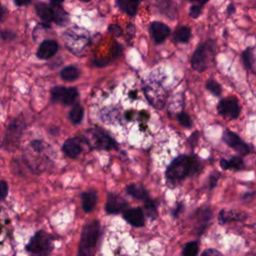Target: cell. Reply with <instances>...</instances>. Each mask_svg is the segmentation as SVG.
<instances>
[{
  "mask_svg": "<svg viewBox=\"0 0 256 256\" xmlns=\"http://www.w3.org/2000/svg\"><path fill=\"white\" fill-rule=\"evenodd\" d=\"M223 140L224 142L230 146L231 148H233L234 150H236L238 153H240L241 155H245L249 152V147L248 145L242 141V139L237 135L235 134L234 132L232 131H229V130H226L224 133H223Z\"/></svg>",
  "mask_w": 256,
  "mask_h": 256,
  "instance_id": "8",
  "label": "cell"
},
{
  "mask_svg": "<svg viewBox=\"0 0 256 256\" xmlns=\"http://www.w3.org/2000/svg\"><path fill=\"white\" fill-rule=\"evenodd\" d=\"M135 1H137V2L139 3V2H141V1H142V0H135Z\"/></svg>",
  "mask_w": 256,
  "mask_h": 256,
  "instance_id": "37",
  "label": "cell"
},
{
  "mask_svg": "<svg viewBox=\"0 0 256 256\" xmlns=\"http://www.w3.org/2000/svg\"><path fill=\"white\" fill-rule=\"evenodd\" d=\"M145 208H146V211H147V213L150 217H155V215H156V205H155V202L153 200L146 199L145 200Z\"/></svg>",
  "mask_w": 256,
  "mask_h": 256,
  "instance_id": "26",
  "label": "cell"
},
{
  "mask_svg": "<svg viewBox=\"0 0 256 256\" xmlns=\"http://www.w3.org/2000/svg\"><path fill=\"white\" fill-rule=\"evenodd\" d=\"M202 6L199 5H192L190 8V16L193 18H197L201 13Z\"/></svg>",
  "mask_w": 256,
  "mask_h": 256,
  "instance_id": "29",
  "label": "cell"
},
{
  "mask_svg": "<svg viewBox=\"0 0 256 256\" xmlns=\"http://www.w3.org/2000/svg\"><path fill=\"white\" fill-rule=\"evenodd\" d=\"M126 192L131 195L132 197L138 199V200H146L148 199L147 192L145 188H143L140 185L137 184H130L126 187Z\"/></svg>",
  "mask_w": 256,
  "mask_h": 256,
  "instance_id": "18",
  "label": "cell"
},
{
  "mask_svg": "<svg viewBox=\"0 0 256 256\" xmlns=\"http://www.w3.org/2000/svg\"><path fill=\"white\" fill-rule=\"evenodd\" d=\"M82 207L85 212H91L95 207L97 194L95 191H87L82 194Z\"/></svg>",
  "mask_w": 256,
  "mask_h": 256,
  "instance_id": "16",
  "label": "cell"
},
{
  "mask_svg": "<svg viewBox=\"0 0 256 256\" xmlns=\"http://www.w3.org/2000/svg\"><path fill=\"white\" fill-rule=\"evenodd\" d=\"M35 9H36V12H37V15L43 19L44 21L46 22H51L53 20H55V13H54V10L49 7L47 4L43 3V2H39L36 4L35 6Z\"/></svg>",
  "mask_w": 256,
  "mask_h": 256,
  "instance_id": "14",
  "label": "cell"
},
{
  "mask_svg": "<svg viewBox=\"0 0 256 256\" xmlns=\"http://www.w3.org/2000/svg\"><path fill=\"white\" fill-rule=\"evenodd\" d=\"M8 193V186L4 180L0 182V194H1V199L4 200Z\"/></svg>",
  "mask_w": 256,
  "mask_h": 256,
  "instance_id": "28",
  "label": "cell"
},
{
  "mask_svg": "<svg viewBox=\"0 0 256 256\" xmlns=\"http://www.w3.org/2000/svg\"><path fill=\"white\" fill-rule=\"evenodd\" d=\"M245 218V215L242 213H238L232 210H222L219 213V222L224 224L230 221H240Z\"/></svg>",
  "mask_w": 256,
  "mask_h": 256,
  "instance_id": "17",
  "label": "cell"
},
{
  "mask_svg": "<svg viewBox=\"0 0 256 256\" xmlns=\"http://www.w3.org/2000/svg\"><path fill=\"white\" fill-rule=\"evenodd\" d=\"M32 0H15V4L18 6H23V5H28L31 3Z\"/></svg>",
  "mask_w": 256,
  "mask_h": 256,
  "instance_id": "32",
  "label": "cell"
},
{
  "mask_svg": "<svg viewBox=\"0 0 256 256\" xmlns=\"http://www.w3.org/2000/svg\"><path fill=\"white\" fill-rule=\"evenodd\" d=\"M218 112L223 117L235 119L240 114V106L236 98L229 97L221 100L218 104Z\"/></svg>",
  "mask_w": 256,
  "mask_h": 256,
  "instance_id": "6",
  "label": "cell"
},
{
  "mask_svg": "<svg viewBox=\"0 0 256 256\" xmlns=\"http://www.w3.org/2000/svg\"><path fill=\"white\" fill-rule=\"evenodd\" d=\"M220 166L223 169H232V170H241L244 168V162L240 157H232L229 160L222 159L220 161Z\"/></svg>",
  "mask_w": 256,
  "mask_h": 256,
  "instance_id": "19",
  "label": "cell"
},
{
  "mask_svg": "<svg viewBox=\"0 0 256 256\" xmlns=\"http://www.w3.org/2000/svg\"><path fill=\"white\" fill-rule=\"evenodd\" d=\"M69 118L74 124H79L83 119V108L79 104L74 105L70 110Z\"/></svg>",
  "mask_w": 256,
  "mask_h": 256,
  "instance_id": "22",
  "label": "cell"
},
{
  "mask_svg": "<svg viewBox=\"0 0 256 256\" xmlns=\"http://www.w3.org/2000/svg\"><path fill=\"white\" fill-rule=\"evenodd\" d=\"M192 3H194V5H199V6H203L208 0H190Z\"/></svg>",
  "mask_w": 256,
  "mask_h": 256,
  "instance_id": "33",
  "label": "cell"
},
{
  "mask_svg": "<svg viewBox=\"0 0 256 256\" xmlns=\"http://www.w3.org/2000/svg\"><path fill=\"white\" fill-rule=\"evenodd\" d=\"M126 207H127V202L123 198H121L117 194H113V193L109 194L106 201V205H105V209L108 213L117 214L123 211Z\"/></svg>",
  "mask_w": 256,
  "mask_h": 256,
  "instance_id": "9",
  "label": "cell"
},
{
  "mask_svg": "<svg viewBox=\"0 0 256 256\" xmlns=\"http://www.w3.org/2000/svg\"><path fill=\"white\" fill-rule=\"evenodd\" d=\"M150 31L156 43L163 42L170 33L169 27L161 22H153L150 26Z\"/></svg>",
  "mask_w": 256,
  "mask_h": 256,
  "instance_id": "10",
  "label": "cell"
},
{
  "mask_svg": "<svg viewBox=\"0 0 256 256\" xmlns=\"http://www.w3.org/2000/svg\"><path fill=\"white\" fill-rule=\"evenodd\" d=\"M197 253H198V244L196 242H189L184 246L182 255L183 256H196Z\"/></svg>",
  "mask_w": 256,
  "mask_h": 256,
  "instance_id": "23",
  "label": "cell"
},
{
  "mask_svg": "<svg viewBox=\"0 0 256 256\" xmlns=\"http://www.w3.org/2000/svg\"><path fill=\"white\" fill-rule=\"evenodd\" d=\"M118 7L130 16H134L137 12L138 2L135 0H116Z\"/></svg>",
  "mask_w": 256,
  "mask_h": 256,
  "instance_id": "15",
  "label": "cell"
},
{
  "mask_svg": "<svg viewBox=\"0 0 256 256\" xmlns=\"http://www.w3.org/2000/svg\"><path fill=\"white\" fill-rule=\"evenodd\" d=\"M206 88L214 95L218 96L221 94V86L219 85L218 82L214 81V80H209L207 83H206Z\"/></svg>",
  "mask_w": 256,
  "mask_h": 256,
  "instance_id": "25",
  "label": "cell"
},
{
  "mask_svg": "<svg viewBox=\"0 0 256 256\" xmlns=\"http://www.w3.org/2000/svg\"><path fill=\"white\" fill-rule=\"evenodd\" d=\"M99 232V222L96 220H93L84 226L80 239L79 256H89L98 240Z\"/></svg>",
  "mask_w": 256,
  "mask_h": 256,
  "instance_id": "3",
  "label": "cell"
},
{
  "mask_svg": "<svg viewBox=\"0 0 256 256\" xmlns=\"http://www.w3.org/2000/svg\"><path fill=\"white\" fill-rule=\"evenodd\" d=\"M53 248V239L50 234L41 230L38 231L26 246L31 256H48Z\"/></svg>",
  "mask_w": 256,
  "mask_h": 256,
  "instance_id": "2",
  "label": "cell"
},
{
  "mask_svg": "<svg viewBox=\"0 0 256 256\" xmlns=\"http://www.w3.org/2000/svg\"><path fill=\"white\" fill-rule=\"evenodd\" d=\"M190 36H191V31L188 27L186 26H181L179 27L175 33H174V38L175 40H177L178 42H182V43H185L187 42L189 39H190Z\"/></svg>",
  "mask_w": 256,
  "mask_h": 256,
  "instance_id": "21",
  "label": "cell"
},
{
  "mask_svg": "<svg viewBox=\"0 0 256 256\" xmlns=\"http://www.w3.org/2000/svg\"><path fill=\"white\" fill-rule=\"evenodd\" d=\"M58 50V44L54 40H45L43 41L38 50H37V57L40 59H48L52 57Z\"/></svg>",
  "mask_w": 256,
  "mask_h": 256,
  "instance_id": "11",
  "label": "cell"
},
{
  "mask_svg": "<svg viewBox=\"0 0 256 256\" xmlns=\"http://www.w3.org/2000/svg\"><path fill=\"white\" fill-rule=\"evenodd\" d=\"M200 163L195 157L180 155L168 166L166 176L170 180H179L199 171Z\"/></svg>",
  "mask_w": 256,
  "mask_h": 256,
  "instance_id": "1",
  "label": "cell"
},
{
  "mask_svg": "<svg viewBox=\"0 0 256 256\" xmlns=\"http://www.w3.org/2000/svg\"><path fill=\"white\" fill-rule=\"evenodd\" d=\"M177 119H178V121H179L184 127H187V128H188V127H190L191 124H192L190 117H189L186 113H184V112L179 113L178 116H177Z\"/></svg>",
  "mask_w": 256,
  "mask_h": 256,
  "instance_id": "27",
  "label": "cell"
},
{
  "mask_svg": "<svg viewBox=\"0 0 256 256\" xmlns=\"http://www.w3.org/2000/svg\"><path fill=\"white\" fill-rule=\"evenodd\" d=\"M64 1V0H51V3L53 4V5H59V4H61L62 2Z\"/></svg>",
  "mask_w": 256,
  "mask_h": 256,
  "instance_id": "34",
  "label": "cell"
},
{
  "mask_svg": "<svg viewBox=\"0 0 256 256\" xmlns=\"http://www.w3.org/2000/svg\"><path fill=\"white\" fill-rule=\"evenodd\" d=\"M87 142L98 149H112L116 147L115 141L100 129L93 128L86 131Z\"/></svg>",
  "mask_w": 256,
  "mask_h": 256,
  "instance_id": "5",
  "label": "cell"
},
{
  "mask_svg": "<svg viewBox=\"0 0 256 256\" xmlns=\"http://www.w3.org/2000/svg\"><path fill=\"white\" fill-rule=\"evenodd\" d=\"M181 207H182V205H181V204H179V205H178V207H177V209H175V212H174V216H177V215H178L179 211L182 209Z\"/></svg>",
  "mask_w": 256,
  "mask_h": 256,
  "instance_id": "35",
  "label": "cell"
},
{
  "mask_svg": "<svg viewBox=\"0 0 256 256\" xmlns=\"http://www.w3.org/2000/svg\"><path fill=\"white\" fill-rule=\"evenodd\" d=\"M80 1H82V2H88V1H90V0H80Z\"/></svg>",
  "mask_w": 256,
  "mask_h": 256,
  "instance_id": "36",
  "label": "cell"
},
{
  "mask_svg": "<svg viewBox=\"0 0 256 256\" xmlns=\"http://www.w3.org/2000/svg\"><path fill=\"white\" fill-rule=\"evenodd\" d=\"M201 256H223V255H222V253L219 252L218 250L210 248V249H206V250L202 253Z\"/></svg>",
  "mask_w": 256,
  "mask_h": 256,
  "instance_id": "30",
  "label": "cell"
},
{
  "mask_svg": "<svg viewBox=\"0 0 256 256\" xmlns=\"http://www.w3.org/2000/svg\"><path fill=\"white\" fill-rule=\"evenodd\" d=\"M242 57H243V62L245 64V66L247 68L252 69V67H253V53H252V49L251 48H247L245 51H243Z\"/></svg>",
  "mask_w": 256,
  "mask_h": 256,
  "instance_id": "24",
  "label": "cell"
},
{
  "mask_svg": "<svg viewBox=\"0 0 256 256\" xmlns=\"http://www.w3.org/2000/svg\"><path fill=\"white\" fill-rule=\"evenodd\" d=\"M52 99L55 102H60L65 105L72 104L78 96V91L76 88H65V87H54L51 90Z\"/></svg>",
  "mask_w": 256,
  "mask_h": 256,
  "instance_id": "7",
  "label": "cell"
},
{
  "mask_svg": "<svg viewBox=\"0 0 256 256\" xmlns=\"http://www.w3.org/2000/svg\"><path fill=\"white\" fill-rule=\"evenodd\" d=\"M79 70L75 66H67L61 70V78L65 81H73L79 77Z\"/></svg>",
  "mask_w": 256,
  "mask_h": 256,
  "instance_id": "20",
  "label": "cell"
},
{
  "mask_svg": "<svg viewBox=\"0 0 256 256\" xmlns=\"http://www.w3.org/2000/svg\"><path fill=\"white\" fill-rule=\"evenodd\" d=\"M215 55V44L212 41L200 45L191 58L192 67L197 71H204L208 68Z\"/></svg>",
  "mask_w": 256,
  "mask_h": 256,
  "instance_id": "4",
  "label": "cell"
},
{
  "mask_svg": "<svg viewBox=\"0 0 256 256\" xmlns=\"http://www.w3.org/2000/svg\"><path fill=\"white\" fill-rule=\"evenodd\" d=\"M109 32H111L113 35L115 36H120L122 35V29L120 26L116 25V24H113L109 27Z\"/></svg>",
  "mask_w": 256,
  "mask_h": 256,
  "instance_id": "31",
  "label": "cell"
},
{
  "mask_svg": "<svg viewBox=\"0 0 256 256\" xmlns=\"http://www.w3.org/2000/svg\"><path fill=\"white\" fill-rule=\"evenodd\" d=\"M124 218L127 222L135 227H141L144 225V213L141 208H131L124 212Z\"/></svg>",
  "mask_w": 256,
  "mask_h": 256,
  "instance_id": "12",
  "label": "cell"
},
{
  "mask_svg": "<svg viewBox=\"0 0 256 256\" xmlns=\"http://www.w3.org/2000/svg\"><path fill=\"white\" fill-rule=\"evenodd\" d=\"M63 151L64 153L71 157V158H75L77 157L81 151H82V147H81V143L78 139L76 138H71V139H67L64 144H63Z\"/></svg>",
  "mask_w": 256,
  "mask_h": 256,
  "instance_id": "13",
  "label": "cell"
}]
</instances>
